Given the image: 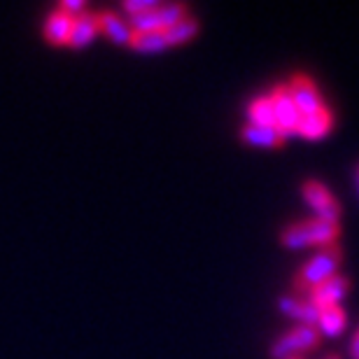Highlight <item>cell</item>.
Instances as JSON below:
<instances>
[{"label": "cell", "mask_w": 359, "mask_h": 359, "mask_svg": "<svg viewBox=\"0 0 359 359\" xmlns=\"http://www.w3.org/2000/svg\"><path fill=\"white\" fill-rule=\"evenodd\" d=\"M287 135L280 131L278 126H257V124H245L241 128V140L250 142L257 147H280L285 142Z\"/></svg>", "instance_id": "obj_12"}, {"label": "cell", "mask_w": 359, "mask_h": 359, "mask_svg": "<svg viewBox=\"0 0 359 359\" xmlns=\"http://www.w3.org/2000/svg\"><path fill=\"white\" fill-rule=\"evenodd\" d=\"M332 126H334V114L325 105V107H320V110H315V112L301 114V119L297 124V133L304 135V138L315 140V138L327 135L329 131H332Z\"/></svg>", "instance_id": "obj_8"}, {"label": "cell", "mask_w": 359, "mask_h": 359, "mask_svg": "<svg viewBox=\"0 0 359 359\" xmlns=\"http://www.w3.org/2000/svg\"><path fill=\"white\" fill-rule=\"evenodd\" d=\"M322 336L315 327L311 325H299L290 329L287 334H283L280 339L271 346L273 359H290L299 357V353H311L320 346Z\"/></svg>", "instance_id": "obj_3"}, {"label": "cell", "mask_w": 359, "mask_h": 359, "mask_svg": "<svg viewBox=\"0 0 359 359\" xmlns=\"http://www.w3.org/2000/svg\"><path fill=\"white\" fill-rule=\"evenodd\" d=\"M248 124H257V126H276V114H273V105L269 96L255 98L252 103L248 105Z\"/></svg>", "instance_id": "obj_17"}, {"label": "cell", "mask_w": 359, "mask_h": 359, "mask_svg": "<svg viewBox=\"0 0 359 359\" xmlns=\"http://www.w3.org/2000/svg\"><path fill=\"white\" fill-rule=\"evenodd\" d=\"M100 33L98 28V17L89 10H84L82 14L73 17V28H70V47H87L89 42Z\"/></svg>", "instance_id": "obj_11"}, {"label": "cell", "mask_w": 359, "mask_h": 359, "mask_svg": "<svg viewBox=\"0 0 359 359\" xmlns=\"http://www.w3.org/2000/svg\"><path fill=\"white\" fill-rule=\"evenodd\" d=\"M159 5V0H126L121 5V10L126 12V17H133V14H142V12H149Z\"/></svg>", "instance_id": "obj_19"}, {"label": "cell", "mask_w": 359, "mask_h": 359, "mask_svg": "<svg viewBox=\"0 0 359 359\" xmlns=\"http://www.w3.org/2000/svg\"><path fill=\"white\" fill-rule=\"evenodd\" d=\"M350 355H353V359H359V332L350 341Z\"/></svg>", "instance_id": "obj_21"}, {"label": "cell", "mask_w": 359, "mask_h": 359, "mask_svg": "<svg viewBox=\"0 0 359 359\" xmlns=\"http://www.w3.org/2000/svg\"><path fill=\"white\" fill-rule=\"evenodd\" d=\"M269 98H271V105H273V114H276V126L285 135L297 133V124L301 119V112H299L297 103H294L290 87H287V84H278V87L269 93Z\"/></svg>", "instance_id": "obj_4"}, {"label": "cell", "mask_w": 359, "mask_h": 359, "mask_svg": "<svg viewBox=\"0 0 359 359\" xmlns=\"http://www.w3.org/2000/svg\"><path fill=\"white\" fill-rule=\"evenodd\" d=\"M301 194H304V198L313 205V210L318 212V217L329 219V222L341 219L339 201H336L332 194H329L327 187L318 182V180H306V182L301 184Z\"/></svg>", "instance_id": "obj_5"}, {"label": "cell", "mask_w": 359, "mask_h": 359, "mask_svg": "<svg viewBox=\"0 0 359 359\" xmlns=\"http://www.w3.org/2000/svg\"><path fill=\"white\" fill-rule=\"evenodd\" d=\"M187 14H189V7H187L184 3H159L154 7V17H156V21H159L161 28L173 26L175 21L187 17Z\"/></svg>", "instance_id": "obj_18"}, {"label": "cell", "mask_w": 359, "mask_h": 359, "mask_svg": "<svg viewBox=\"0 0 359 359\" xmlns=\"http://www.w3.org/2000/svg\"><path fill=\"white\" fill-rule=\"evenodd\" d=\"M287 87H290V93L301 114H308V112H315V110H320V107H325L318 87H315V82L308 75L297 73Z\"/></svg>", "instance_id": "obj_7"}, {"label": "cell", "mask_w": 359, "mask_h": 359, "mask_svg": "<svg viewBox=\"0 0 359 359\" xmlns=\"http://www.w3.org/2000/svg\"><path fill=\"white\" fill-rule=\"evenodd\" d=\"M70 28H73V17L66 12H61L56 7L54 12H49V17L45 19V28H42V35L49 45H68L70 40Z\"/></svg>", "instance_id": "obj_10"}, {"label": "cell", "mask_w": 359, "mask_h": 359, "mask_svg": "<svg viewBox=\"0 0 359 359\" xmlns=\"http://www.w3.org/2000/svg\"><path fill=\"white\" fill-rule=\"evenodd\" d=\"M196 33H198V21H196V17H191V14H187V17L175 21L173 26L163 28V35H166L168 47L170 45H182V42L196 38Z\"/></svg>", "instance_id": "obj_15"}, {"label": "cell", "mask_w": 359, "mask_h": 359, "mask_svg": "<svg viewBox=\"0 0 359 359\" xmlns=\"http://www.w3.org/2000/svg\"><path fill=\"white\" fill-rule=\"evenodd\" d=\"M290 359H301V357H290Z\"/></svg>", "instance_id": "obj_23"}, {"label": "cell", "mask_w": 359, "mask_h": 359, "mask_svg": "<svg viewBox=\"0 0 359 359\" xmlns=\"http://www.w3.org/2000/svg\"><path fill=\"white\" fill-rule=\"evenodd\" d=\"M128 47L138 49V52H142V54H152V52H161V49H166L168 42H166L163 31H142V33H133Z\"/></svg>", "instance_id": "obj_16"}, {"label": "cell", "mask_w": 359, "mask_h": 359, "mask_svg": "<svg viewBox=\"0 0 359 359\" xmlns=\"http://www.w3.org/2000/svg\"><path fill=\"white\" fill-rule=\"evenodd\" d=\"M59 10L70 14V17H77V14H82L84 10H87V3H84V0H61Z\"/></svg>", "instance_id": "obj_20"}, {"label": "cell", "mask_w": 359, "mask_h": 359, "mask_svg": "<svg viewBox=\"0 0 359 359\" xmlns=\"http://www.w3.org/2000/svg\"><path fill=\"white\" fill-rule=\"evenodd\" d=\"M278 306H280V311L287 313V315H290V318L301 320V325H311V327H315V322H318L320 311L311 304V299L280 297Z\"/></svg>", "instance_id": "obj_13"}, {"label": "cell", "mask_w": 359, "mask_h": 359, "mask_svg": "<svg viewBox=\"0 0 359 359\" xmlns=\"http://www.w3.org/2000/svg\"><path fill=\"white\" fill-rule=\"evenodd\" d=\"M341 257H343V252L336 243L334 245L322 248L318 255L311 257V259L299 269L297 278H294V290L311 292L315 285L322 283V280H327V278H332L334 273H339Z\"/></svg>", "instance_id": "obj_2"}, {"label": "cell", "mask_w": 359, "mask_h": 359, "mask_svg": "<svg viewBox=\"0 0 359 359\" xmlns=\"http://www.w3.org/2000/svg\"><path fill=\"white\" fill-rule=\"evenodd\" d=\"M341 236L339 222H329L322 217H313L306 222H297V224L287 226L280 231V243L290 250H299L306 245H334Z\"/></svg>", "instance_id": "obj_1"}, {"label": "cell", "mask_w": 359, "mask_h": 359, "mask_svg": "<svg viewBox=\"0 0 359 359\" xmlns=\"http://www.w3.org/2000/svg\"><path fill=\"white\" fill-rule=\"evenodd\" d=\"M315 329L320 332V336H336L346 329V311L341 306H329L322 308L318 315V322H315Z\"/></svg>", "instance_id": "obj_14"}, {"label": "cell", "mask_w": 359, "mask_h": 359, "mask_svg": "<svg viewBox=\"0 0 359 359\" xmlns=\"http://www.w3.org/2000/svg\"><path fill=\"white\" fill-rule=\"evenodd\" d=\"M98 28L103 31L107 38H110L112 42H117V45H128L133 38V31L131 26H128V19L121 17L119 12H98Z\"/></svg>", "instance_id": "obj_9"}, {"label": "cell", "mask_w": 359, "mask_h": 359, "mask_svg": "<svg viewBox=\"0 0 359 359\" xmlns=\"http://www.w3.org/2000/svg\"><path fill=\"white\" fill-rule=\"evenodd\" d=\"M350 290V278L343 276V273H334L332 278L322 280L320 285H315L311 292H308V299L311 304L322 311V308H329V306H339L341 299L346 297Z\"/></svg>", "instance_id": "obj_6"}, {"label": "cell", "mask_w": 359, "mask_h": 359, "mask_svg": "<svg viewBox=\"0 0 359 359\" xmlns=\"http://www.w3.org/2000/svg\"><path fill=\"white\" fill-rule=\"evenodd\" d=\"M325 359H341V355H336V353H334V355H327Z\"/></svg>", "instance_id": "obj_22"}]
</instances>
